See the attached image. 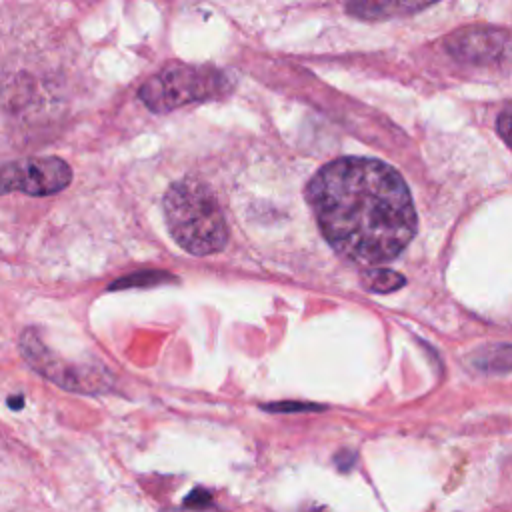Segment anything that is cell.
I'll return each instance as SVG.
<instances>
[{"label": "cell", "instance_id": "obj_5", "mask_svg": "<svg viewBox=\"0 0 512 512\" xmlns=\"http://www.w3.org/2000/svg\"><path fill=\"white\" fill-rule=\"evenodd\" d=\"M70 180V166L56 156L24 158L0 166V194L22 192L28 196H48L64 190Z\"/></svg>", "mask_w": 512, "mask_h": 512}, {"label": "cell", "instance_id": "obj_8", "mask_svg": "<svg viewBox=\"0 0 512 512\" xmlns=\"http://www.w3.org/2000/svg\"><path fill=\"white\" fill-rule=\"evenodd\" d=\"M362 282L372 292H392L404 284V276L394 270L374 268V270H366L362 274Z\"/></svg>", "mask_w": 512, "mask_h": 512}, {"label": "cell", "instance_id": "obj_3", "mask_svg": "<svg viewBox=\"0 0 512 512\" xmlns=\"http://www.w3.org/2000/svg\"><path fill=\"white\" fill-rule=\"evenodd\" d=\"M232 88V76L220 68L168 64L142 84L140 100L152 112H170L190 102L224 98Z\"/></svg>", "mask_w": 512, "mask_h": 512}, {"label": "cell", "instance_id": "obj_2", "mask_svg": "<svg viewBox=\"0 0 512 512\" xmlns=\"http://www.w3.org/2000/svg\"><path fill=\"white\" fill-rule=\"evenodd\" d=\"M164 216L170 236L194 256L220 252L228 226L212 188L196 178L174 182L164 194Z\"/></svg>", "mask_w": 512, "mask_h": 512}, {"label": "cell", "instance_id": "obj_10", "mask_svg": "<svg viewBox=\"0 0 512 512\" xmlns=\"http://www.w3.org/2000/svg\"><path fill=\"white\" fill-rule=\"evenodd\" d=\"M482 356H488V358H490V360L482 362V368H484V370H502L500 360H502V358H512V348H508V346H498V348H494L492 352H484Z\"/></svg>", "mask_w": 512, "mask_h": 512}, {"label": "cell", "instance_id": "obj_7", "mask_svg": "<svg viewBox=\"0 0 512 512\" xmlns=\"http://www.w3.org/2000/svg\"><path fill=\"white\" fill-rule=\"evenodd\" d=\"M428 4H416V2H360V4H348V12L360 16V18H390L404 12H416L426 8Z\"/></svg>", "mask_w": 512, "mask_h": 512}, {"label": "cell", "instance_id": "obj_14", "mask_svg": "<svg viewBox=\"0 0 512 512\" xmlns=\"http://www.w3.org/2000/svg\"><path fill=\"white\" fill-rule=\"evenodd\" d=\"M8 404L12 406V408H22V404H24V398H20V396H16V398H8Z\"/></svg>", "mask_w": 512, "mask_h": 512}, {"label": "cell", "instance_id": "obj_13", "mask_svg": "<svg viewBox=\"0 0 512 512\" xmlns=\"http://www.w3.org/2000/svg\"><path fill=\"white\" fill-rule=\"evenodd\" d=\"M310 408H316V406H310V404H270V406H266V410H310Z\"/></svg>", "mask_w": 512, "mask_h": 512}, {"label": "cell", "instance_id": "obj_6", "mask_svg": "<svg viewBox=\"0 0 512 512\" xmlns=\"http://www.w3.org/2000/svg\"><path fill=\"white\" fill-rule=\"evenodd\" d=\"M506 34L502 30L486 28V26H472L458 30L448 40V50L466 62L474 64H486L500 58V54L506 48Z\"/></svg>", "mask_w": 512, "mask_h": 512}, {"label": "cell", "instance_id": "obj_1", "mask_svg": "<svg viewBox=\"0 0 512 512\" xmlns=\"http://www.w3.org/2000/svg\"><path fill=\"white\" fill-rule=\"evenodd\" d=\"M306 196L328 244L362 266L396 258L416 232L410 190L380 160H334L316 172Z\"/></svg>", "mask_w": 512, "mask_h": 512}, {"label": "cell", "instance_id": "obj_9", "mask_svg": "<svg viewBox=\"0 0 512 512\" xmlns=\"http://www.w3.org/2000/svg\"><path fill=\"white\" fill-rule=\"evenodd\" d=\"M170 280V274H164V272H140V274H132L124 280H118L112 284V290H118V288H130L134 284H156V282H166Z\"/></svg>", "mask_w": 512, "mask_h": 512}, {"label": "cell", "instance_id": "obj_4", "mask_svg": "<svg viewBox=\"0 0 512 512\" xmlns=\"http://www.w3.org/2000/svg\"><path fill=\"white\" fill-rule=\"evenodd\" d=\"M20 348L26 362L44 378L58 384L60 388L88 394V392H100L106 386V370L78 366L74 362L60 358L44 344L36 328H26L22 332Z\"/></svg>", "mask_w": 512, "mask_h": 512}, {"label": "cell", "instance_id": "obj_12", "mask_svg": "<svg viewBox=\"0 0 512 512\" xmlns=\"http://www.w3.org/2000/svg\"><path fill=\"white\" fill-rule=\"evenodd\" d=\"M210 502H212V494H210L208 490H204V488H194V490L186 496L184 506H188V508H198V506H208Z\"/></svg>", "mask_w": 512, "mask_h": 512}, {"label": "cell", "instance_id": "obj_11", "mask_svg": "<svg viewBox=\"0 0 512 512\" xmlns=\"http://www.w3.org/2000/svg\"><path fill=\"white\" fill-rule=\"evenodd\" d=\"M498 132L506 140V144L512 148V104L506 106L498 116Z\"/></svg>", "mask_w": 512, "mask_h": 512}]
</instances>
